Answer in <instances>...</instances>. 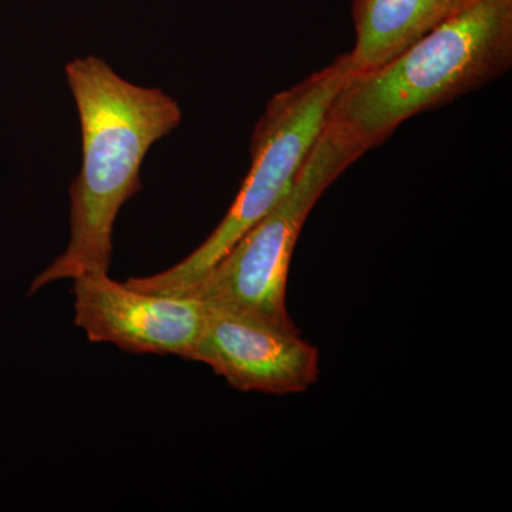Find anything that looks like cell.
Returning a JSON list of instances; mask_svg holds the SVG:
<instances>
[{"label":"cell","mask_w":512,"mask_h":512,"mask_svg":"<svg viewBox=\"0 0 512 512\" xmlns=\"http://www.w3.org/2000/svg\"><path fill=\"white\" fill-rule=\"evenodd\" d=\"M64 74L79 114L82 167L69 188L67 247L33 279L29 295L64 279L109 274L114 224L143 188L144 160L183 121L170 94L124 79L101 57L70 60Z\"/></svg>","instance_id":"1"},{"label":"cell","mask_w":512,"mask_h":512,"mask_svg":"<svg viewBox=\"0 0 512 512\" xmlns=\"http://www.w3.org/2000/svg\"><path fill=\"white\" fill-rule=\"evenodd\" d=\"M512 64V0H478L375 72L350 76L329 121L372 150L407 120L500 79Z\"/></svg>","instance_id":"2"},{"label":"cell","mask_w":512,"mask_h":512,"mask_svg":"<svg viewBox=\"0 0 512 512\" xmlns=\"http://www.w3.org/2000/svg\"><path fill=\"white\" fill-rule=\"evenodd\" d=\"M349 77L348 53H343L302 82L276 93L255 124L247 177L218 227L183 261L160 274L130 278L126 284L138 291L180 295L210 271L291 190Z\"/></svg>","instance_id":"3"},{"label":"cell","mask_w":512,"mask_h":512,"mask_svg":"<svg viewBox=\"0 0 512 512\" xmlns=\"http://www.w3.org/2000/svg\"><path fill=\"white\" fill-rule=\"evenodd\" d=\"M366 153L348 130L328 120L288 194L180 295L298 330L286 308V289L299 235L320 197Z\"/></svg>","instance_id":"4"},{"label":"cell","mask_w":512,"mask_h":512,"mask_svg":"<svg viewBox=\"0 0 512 512\" xmlns=\"http://www.w3.org/2000/svg\"><path fill=\"white\" fill-rule=\"evenodd\" d=\"M74 323L93 343L124 352L173 355L191 360L208 305L192 295L138 291L109 274L73 279Z\"/></svg>","instance_id":"5"},{"label":"cell","mask_w":512,"mask_h":512,"mask_svg":"<svg viewBox=\"0 0 512 512\" xmlns=\"http://www.w3.org/2000/svg\"><path fill=\"white\" fill-rule=\"evenodd\" d=\"M191 360L210 366L241 392L303 393L319 377V350L299 330L220 306L208 305Z\"/></svg>","instance_id":"6"},{"label":"cell","mask_w":512,"mask_h":512,"mask_svg":"<svg viewBox=\"0 0 512 512\" xmlns=\"http://www.w3.org/2000/svg\"><path fill=\"white\" fill-rule=\"evenodd\" d=\"M478 0H353L350 76L375 72Z\"/></svg>","instance_id":"7"}]
</instances>
